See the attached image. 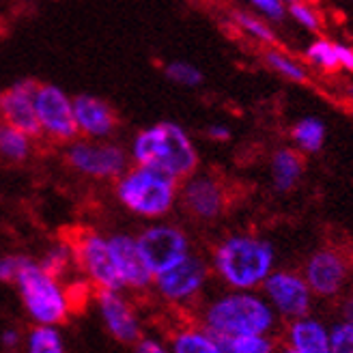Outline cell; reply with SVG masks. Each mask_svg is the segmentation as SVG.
Masks as SVG:
<instances>
[{
	"label": "cell",
	"mask_w": 353,
	"mask_h": 353,
	"mask_svg": "<svg viewBox=\"0 0 353 353\" xmlns=\"http://www.w3.org/2000/svg\"><path fill=\"white\" fill-rule=\"evenodd\" d=\"M134 160L138 166L164 172L176 181L196 170L199 153L185 130L166 121L136 136Z\"/></svg>",
	"instance_id": "cell-1"
},
{
	"label": "cell",
	"mask_w": 353,
	"mask_h": 353,
	"mask_svg": "<svg viewBox=\"0 0 353 353\" xmlns=\"http://www.w3.org/2000/svg\"><path fill=\"white\" fill-rule=\"evenodd\" d=\"M276 252L270 241L254 235H233L214 252V268L228 287L250 291L274 272Z\"/></svg>",
	"instance_id": "cell-2"
},
{
	"label": "cell",
	"mask_w": 353,
	"mask_h": 353,
	"mask_svg": "<svg viewBox=\"0 0 353 353\" xmlns=\"http://www.w3.org/2000/svg\"><path fill=\"white\" fill-rule=\"evenodd\" d=\"M276 323V312L261 295L235 291L218 297L205 312L207 332L226 339L268 336Z\"/></svg>",
	"instance_id": "cell-3"
},
{
	"label": "cell",
	"mask_w": 353,
	"mask_h": 353,
	"mask_svg": "<svg viewBox=\"0 0 353 353\" xmlns=\"http://www.w3.org/2000/svg\"><path fill=\"white\" fill-rule=\"evenodd\" d=\"M117 196L136 216L162 218L176 199V183L164 172L138 166L121 176Z\"/></svg>",
	"instance_id": "cell-4"
},
{
	"label": "cell",
	"mask_w": 353,
	"mask_h": 353,
	"mask_svg": "<svg viewBox=\"0 0 353 353\" xmlns=\"http://www.w3.org/2000/svg\"><path fill=\"white\" fill-rule=\"evenodd\" d=\"M15 282L28 314L39 325L54 327L57 323L65 321L72 306H69V297L57 278L48 276L39 265L28 261Z\"/></svg>",
	"instance_id": "cell-5"
},
{
	"label": "cell",
	"mask_w": 353,
	"mask_h": 353,
	"mask_svg": "<svg viewBox=\"0 0 353 353\" xmlns=\"http://www.w3.org/2000/svg\"><path fill=\"white\" fill-rule=\"evenodd\" d=\"M65 243L97 291H119L123 287L110 254L108 239L88 231V228L86 231L80 228V231H69L65 235Z\"/></svg>",
	"instance_id": "cell-6"
},
{
	"label": "cell",
	"mask_w": 353,
	"mask_h": 353,
	"mask_svg": "<svg viewBox=\"0 0 353 353\" xmlns=\"http://www.w3.org/2000/svg\"><path fill=\"white\" fill-rule=\"evenodd\" d=\"M138 250L143 254L147 268L153 276L168 272L174 265L190 256L188 237L176 226L170 224H155L136 239Z\"/></svg>",
	"instance_id": "cell-7"
},
{
	"label": "cell",
	"mask_w": 353,
	"mask_h": 353,
	"mask_svg": "<svg viewBox=\"0 0 353 353\" xmlns=\"http://www.w3.org/2000/svg\"><path fill=\"white\" fill-rule=\"evenodd\" d=\"M263 291L272 310L278 312L280 316H285V319L297 321L308 316L312 293L306 285L304 276L287 270L272 272L270 278L263 282Z\"/></svg>",
	"instance_id": "cell-8"
},
{
	"label": "cell",
	"mask_w": 353,
	"mask_h": 353,
	"mask_svg": "<svg viewBox=\"0 0 353 353\" xmlns=\"http://www.w3.org/2000/svg\"><path fill=\"white\" fill-rule=\"evenodd\" d=\"M34 112L39 119L41 134L46 132L50 138L61 140V143L76 138L78 128L74 119V101L59 86H39L37 95H34Z\"/></svg>",
	"instance_id": "cell-9"
},
{
	"label": "cell",
	"mask_w": 353,
	"mask_h": 353,
	"mask_svg": "<svg viewBox=\"0 0 353 353\" xmlns=\"http://www.w3.org/2000/svg\"><path fill=\"white\" fill-rule=\"evenodd\" d=\"M37 82L20 80L3 95V103H0V112H3L7 125L26 134L28 138L41 134L39 119L37 112H34V95H37Z\"/></svg>",
	"instance_id": "cell-10"
},
{
	"label": "cell",
	"mask_w": 353,
	"mask_h": 353,
	"mask_svg": "<svg viewBox=\"0 0 353 353\" xmlns=\"http://www.w3.org/2000/svg\"><path fill=\"white\" fill-rule=\"evenodd\" d=\"M69 164L88 176H119L125 168V153L112 145L76 143L67 155Z\"/></svg>",
	"instance_id": "cell-11"
},
{
	"label": "cell",
	"mask_w": 353,
	"mask_h": 353,
	"mask_svg": "<svg viewBox=\"0 0 353 353\" xmlns=\"http://www.w3.org/2000/svg\"><path fill=\"white\" fill-rule=\"evenodd\" d=\"M155 285L170 302H185L194 297L207 282V268L199 256H188L179 265H174L168 272L155 276Z\"/></svg>",
	"instance_id": "cell-12"
},
{
	"label": "cell",
	"mask_w": 353,
	"mask_h": 353,
	"mask_svg": "<svg viewBox=\"0 0 353 353\" xmlns=\"http://www.w3.org/2000/svg\"><path fill=\"white\" fill-rule=\"evenodd\" d=\"M304 280H306L310 293H316L321 297H332V295H336L345 285L347 263L339 252L319 250L306 261Z\"/></svg>",
	"instance_id": "cell-13"
},
{
	"label": "cell",
	"mask_w": 353,
	"mask_h": 353,
	"mask_svg": "<svg viewBox=\"0 0 353 353\" xmlns=\"http://www.w3.org/2000/svg\"><path fill=\"white\" fill-rule=\"evenodd\" d=\"M108 245H110V254L114 261L117 274L123 285L132 289H145L151 285L153 274L149 272L134 237L117 235L108 239Z\"/></svg>",
	"instance_id": "cell-14"
},
{
	"label": "cell",
	"mask_w": 353,
	"mask_h": 353,
	"mask_svg": "<svg viewBox=\"0 0 353 353\" xmlns=\"http://www.w3.org/2000/svg\"><path fill=\"white\" fill-rule=\"evenodd\" d=\"M183 203L192 216L201 220H214L224 209V190L211 176H192L183 188Z\"/></svg>",
	"instance_id": "cell-15"
},
{
	"label": "cell",
	"mask_w": 353,
	"mask_h": 353,
	"mask_svg": "<svg viewBox=\"0 0 353 353\" xmlns=\"http://www.w3.org/2000/svg\"><path fill=\"white\" fill-rule=\"evenodd\" d=\"M97 302L105 325L121 343H134L140 336L136 314L130 304L119 295V291H97Z\"/></svg>",
	"instance_id": "cell-16"
},
{
	"label": "cell",
	"mask_w": 353,
	"mask_h": 353,
	"mask_svg": "<svg viewBox=\"0 0 353 353\" xmlns=\"http://www.w3.org/2000/svg\"><path fill=\"white\" fill-rule=\"evenodd\" d=\"M74 119L78 132L91 138L108 136L117 123L110 105L93 95H78L74 99Z\"/></svg>",
	"instance_id": "cell-17"
},
{
	"label": "cell",
	"mask_w": 353,
	"mask_h": 353,
	"mask_svg": "<svg viewBox=\"0 0 353 353\" xmlns=\"http://www.w3.org/2000/svg\"><path fill=\"white\" fill-rule=\"evenodd\" d=\"M289 347L297 353H332L330 351V330L316 319L304 316V319L291 321L289 332Z\"/></svg>",
	"instance_id": "cell-18"
},
{
	"label": "cell",
	"mask_w": 353,
	"mask_h": 353,
	"mask_svg": "<svg viewBox=\"0 0 353 353\" xmlns=\"http://www.w3.org/2000/svg\"><path fill=\"white\" fill-rule=\"evenodd\" d=\"M304 174V162L297 151L285 147L278 149L272 157V176H274V188L278 192H289L297 185V181Z\"/></svg>",
	"instance_id": "cell-19"
},
{
	"label": "cell",
	"mask_w": 353,
	"mask_h": 353,
	"mask_svg": "<svg viewBox=\"0 0 353 353\" xmlns=\"http://www.w3.org/2000/svg\"><path fill=\"white\" fill-rule=\"evenodd\" d=\"M291 136L299 151L316 153L323 149V143H325V123L316 117H304L293 125Z\"/></svg>",
	"instance_id": "cell-20"
},
{
	"label": "cell",
	"mask_w": 353,
	"mask_h": 353,
	"mask_svg": "<svg viewBox=\"0 0 353 353\" xmlns=\"http://www.w3.org/2000/svg\"><path fill=\"white\" fill-rule=\"evenodd\" d=\"M172 353H222L207 330H181L172 336Z\"/></svg>",
	"instance_id": "cell-21"
},
{
	"label": "cell",
	"mask_w": 353,
	"mask_h": 353,
	"mask_svg": "<svg viewBox=\"0 0 353 353\" xmlns=\"http://www.w3.org/2000/svg\"><path fill=\"white\" fill-rule=\"evenodd\" d=\"M28 151H30L28 136L22 134V132H17L11 125H7V123H3V125H0V155L9 157V160L20 162L28 155Z\"/></svg>",
	"instance_id": "cell-22"
},
{
	"label": "cell",
	"mask_w": 353,
	"mask_h": 353,
	"mask_svg": "<svg viewBox=\"0 0 353 353\" xmlns=\"http://www.w3.org/2000/svg\"><path fill=\"white\" fill-rule=\"evenodd\" d=\"M233 22L237 28H241L245 34H250L252 39L261 41V43H274L276 41V32L272 30V26L261 20V17L248 13V11H233Z\"/></svg>",
	"instance_id": "cell-23"
},
{
	"label": "cell",
	"mask_w": 353,
	"mask_h": 353,
	"mask_svg": "<svg viewBox=\"0 0 353 353\" xmlns=\"http://www.w3.org/2000/svg\"><path fill=\"white\" fill-rule=\"evenodd\" d=\"M265 61L268 65L274 69V72L282 78H287L291 82H306L308 80V72L299 65L297 61H293L289 54L285 52H278V50H270L268 54H265Z\"/></svg>",
	"instance_id": "cell-24"
},
{
	"label": "cell",
	"mask_w": 353,
	"mask_h": 353,
	"mask_svg": "<svg viewBox=\"0 0 353 353\" xmlns=\"http://www.w3.org/2000/svg\"><path fill=\"white\" fill-rule=\"evenodd\" d=\"M28 353H65L61 334L54 327L37 325L28 336Z\"/></svg>",
	"instance_id": "cell-25"
},
{
	"label": "cell",
	"mask_w": 353,
	"mask_h": 353,
	"mask_svg": "<svg viewBox=\"0 0 353 353\" xmlns=\"http://www.w3.org/2000/svg\"><path fill=\"white\" fill-rule=\"evenodd\" d=\"M306 59L314 67H321L323 72H336V69H341L336 61V50H334V43L327 39L312 41L306 48Z\"/></svg>",
	"instance_id": "cell-26"
},
{
	"label": "cell",
	"mask_w": 353,
	"mask_h": 353,
	"mask_svg": "<svg viewBox=\"0 0 353 353\" xmlns=\"http://www.w3.org/2000/svg\"><path fill=\"white\" fill-rule=\"evenodd\" d=\"M69 261H72V250L67 248V243H61V245H57V248H52V250L43 256V261H41L39 268H41L48 276H52V278H57V280H59V278L65 274Z\"/></svg>",
	"instance_id": "cell-27"
},
{
	"label": "cell",
	"mask_w": 353,
	"mask_h": 353,
	"mask_svg": "<svg viewBox=\"0 0 353 353\" xmlns=\"http://www.w3.org/2000/svg\"><path fill=\"white\" fill-rule=\"evenodd\" d=\"M166 78L176 84H181V86H196L203 82L201 69H196L190 63H183V61H174V63L166 65Z\"/></svg>",
	"instance_id": "cell-28"
},
{
	"label": "cell",
	"mask_w": 353,
	"mask_h": 353,
	"mask_svg": "<svg viewBox=\"0 0 353 353\" xmlns=\"http://www.w3.org/2000/svg\"><path fill=\"white\" fill-rule=\"evenodd\" d=\"M330 351L353 353V325L351 323L341 321L330 330Z\"/></svg>",
	"instance_id": "cell-29"
},
{
	"label": "cell",
	"mask_w": 353,
	"mask_h": 353,
	"mask_svg": "<svg viewBox=\"0 0 353 353\" xmlns=\"http://www.w3.org/2000/svg\"><path fill=\"white\" fill-rule=\"evenodd\" d=\"M235 353H274V343L270 336H239L231 339Z\"/></svg>",
	"instance_id": "cell-30"
},
{
	"label": "cell",
	"mask_w": 353,
	"mask_h": 353,
	"mask_svg": "<svg viewBox=\"0 0 353 353\" xmlns=\"http://www.w3.org/2000/svg\"><path fill=\"white\" fill-rule=\"evenodd\" d=\"M287 13L293 17V20L297 22V24H302L304 28H308V30H319L321 28V17H319V13H316L310 5H306V3H291L289 7H287Z\"/></svg>",
	"instance_id": "cell-31"
},
{
	"label": "cell",
	"mask_w": 353,
	"mask_h": 353,
	"mask_svg": "<svg viewBox=\"0 0 353 353\" xmlns=\"http://www.w3.org/2000/svg\"><path fill=\"white\" fill-rule=\"evenodd\" d=\"M252 7L270 22H280L287 15V7L280 0H252Z\"/></svg>",
	"instance_id": "cell-32"
},
{
	"label": "cell",
	"mask_w": 353,
	"mask_h": 353,
	"mask_svg": "<svg viewBox=\"0 0 353 353\" xmlns=\"http://www.w3.org/2000/svg\"><path fill=\"white\" fill-rule=\"evenodd\" d=\"M28 259L24 256H3L0 259V282H13L24 270Z\"/></svg>",
	"instance_id": "cell-33"
},
{
	"label": "cell",
	"mask_w": 353,
	"mask_h": 353,
	"mask_svg": "<svg viewBox=\"0 0 353 353\" xmlns=\"http://www.w3.org/2000/svg\"><path fill=\"white\" fill-rule=\"evenodd\" d=\"M334 50H336V61L339 67L347 69V72H353V48L345 46V43H334Z\"/></svg>",
	"instance_id": "cell-34"
},
{
	"label": "cell",
	"mask_w": 353,
	"mask_h": 353,
	"mask_svg": "<svg viewBox=\"0 0 353 353\" xmlns=\"http://www.w3.org/2000/svg\"><path fill=\"white\" fill-rule=\"evenodd\" d=\"M207 136L211 140H218V143H226V140L231 138V130H228L226 125H211L207 130Z\"/></svg>",
	"instance_id": "cell-35"
},
{
	"label": "cell",
	"mask_w": 353,
	"mask_h": 353,
	"mask_svg": "<svg viewBox=\"0 0 353 353\" xmlns=\"http://www.w3.org/2000/svg\"><path fill=\"white\" fill-rule=\"evenodd\" d=\"M136 353H168L157 341H140L138 347H136Z\"/></svg>",
	"instance_id": "cell-36"
},
{
	"label": "cell",
	"mask_w": 353,
	"mask_h": 353,
	"mask_svg": "<svg viewBox=\"0 0 353 353\" xmlns=\"http://www.w3.org/2000/svg\"><path fill=\"white\" fill-rule=\"evenodd\" d=\"M17 343H20V336H17V332H13V330H7V332L3 334V345H5L7 349H13Z\"/></svg>",
	"instance_id": "cell-37"
},
{
	"label": "cell",
	"mask_w": 353,
	"mask_h": 353,
	"mask_svg": "<svg viewBox=\"0 0 353 353\" xmlns=\"http://www.w3.org/2000/svg\"><path fill=\"white\" fill-rule=\"evenodd\" d=\"M343 316H345V321H347V323L353 325V295L343 304Z\"/></svg>",
	"instance_id": "cell-38"
},
{
	"label": "cell",
	"mask_w": 353,
	"mask_h": 353,
	"mask_svg": "<svg viewBox=\"0 0 353 353\" xmlns=\"http://www.w3.org/2000/svg\"><path fill=\"white\" fill-rule=\"evenodd\" d=\"M347 95H349V99L353 101V84H351V86L347 88Z\"/></svg>",
	"instance_id": "cell-39"
},
{
	"label": "cell",
	"mask_w": 353,
	"mask_h": 353,
	"mask_svg": "<svg viewBox=\"0 0 353 353\" xmlns=\"http://www.w3.org/2000/svg\"><path fill=\"white\" fill-rule=\"evenodd\" d=\"M280 353H297V351H295V349H291V347H287V349H282Z\"/></svg>",
	"instance_id": "cell-40"
},
{
	"label": "cell",
	"mask_w": 353,
	"mask_h": 353,
	"mask_svg": "<svg viewBox=\"0 0 353 353\" xmlns=\"http://www.w3.org/2000/svg\"><path fill=\"white\" fill-rule=\"evenodd\" d=\"M0 103H3V95H0Z\"/></svg>",
	"instance_id": "cell-41"
}]
</instances>
